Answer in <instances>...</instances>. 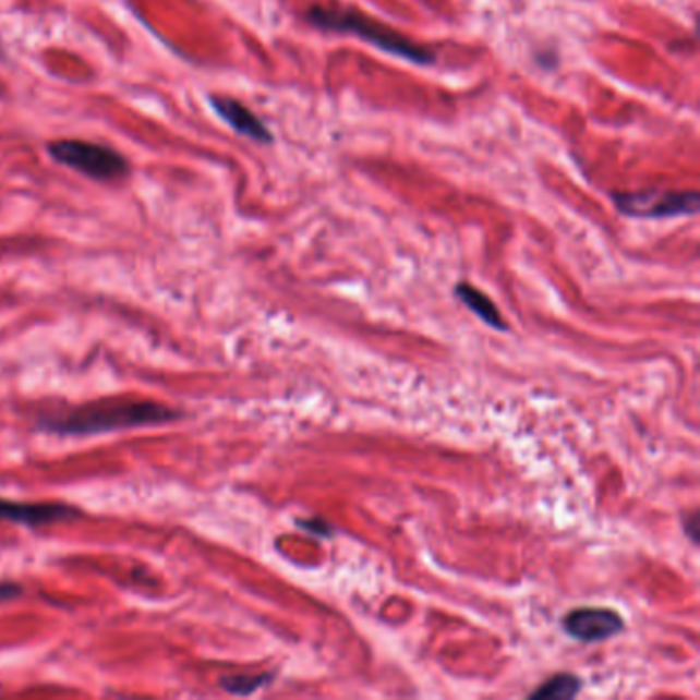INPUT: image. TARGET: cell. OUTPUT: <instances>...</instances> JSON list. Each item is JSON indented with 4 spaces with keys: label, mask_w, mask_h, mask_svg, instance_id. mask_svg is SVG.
<instances>
[{
    "label": "cell",
    "mask_w": 700,
    "mask_h": 700,
    "mask_svg": "<svg viewBox=\"0 0 700 700\" xmlns=\"http://www.w3.org/2000/svg\"><path fill=\"white\" fill-rule=\"evenodd\" d=\"M300 528H304V530H309L311 534H315V536H323V539H331L333 534H335V528H333L327 520H321V518H315V520H298L297 522Z\"/></svg>",
    "instance_id": "8fae6325"
},
{
    "label": "cell",
    "mask_w": 700,
    "mask_h": 700,
    "mask_svg": "<svg viewBox=\"0 0 700 700\" xmlns=\"http://www.w3.org/2000/svg\"><path fill=\"white\" fill-rule=\"evenodd\" d=\"M583 688L581 678L571 672H560L553 678L544 680L539 688H534L528 699L534 700H571L578 697Z\"/></svg>",
    "instance_id": "9c48e42d"
},
{
    "label": "cell",
    "mask_w": 700,
    "mask_h": 700,
    "mask_svg": "<svg viewBox=\"0 0 700 700\" xmlns=\"http://www.w3.org/2000/svg\"><path fill=\"white\" fill-rule=\"evenodd\" d=\"M76 516L74 509L62 504H29L0 499V520L25 526L56 524Z\"/></svg>",
    "instance_id": "52a82bcc"
},
{
    "label": "cell",
    "mask_w": 700,
    "mask_h": 700,
    "mask_svg": "<svg viewBox=\"0 0 700 700\" xmlns=\"http://www.w3.org/2000/svg\"><path fill=\"white\" fill-rule=\"evenodd\" d=\"M21 594V586L13 583V581H0V602L13 600Z\"/></svg>",
    "instance_id": "4fadbf2b"
},
{
    "label": "cell",
    "mask_w": 700,
    "mask_h": 700,
    "mask_svg": "<svg viewBox=\"0 0 700 700\" xmlns=\"http://www.w3.org/2000/svg\"><path fill=\"white\" fill-rule=\"evenodd\" d=\"M614 206L629 218H674L695 216L700 208V195L695 190H645V192H614Z\"/></svg>",
    "instance_id": "277c9868"
},
{
    "label": "cell",
    "mask_w": 700,
    "mask_h": 700,
    "mask_svg": "<svg viewBox=\"0 0 700 700\" xmlns=\"http://www.w3.org/2000/svg\"><path fill=\"white\" fill-rule=\"evenodd\" d=\"M455 294L471 313L479 316L485 325H490L491 329L497 331H508L506 318L497 311L495 302L491 300L487 294H483L479 288H474L471 283H458L455 288Z\"/></svg>",
    "instance_id": "ba28073f"
},
{
    "label": "cell",
    "mask_w": 700,
    "mask_h": 700,
    "mask_svg": "<svg viewBox=\"0 0 700 700\" xmlns=\"http://www.w3.org/2000/svg\"><path fill=\"white\" fill-rule=\"evenodd\" d=\"M210 106L220 116V120L227 122L237 134L260 142V144L274 142V134L269 132V128L241 101L222 97V95H212Z\"/></svg>",
    "instance_id": "8992f818"
},
{
    "label": "cell",
    "mask_w": 700,
    "mask_h": 700,
    "mask_svg": "<svg viewBox=\"0 0 700 700\" xmlns=\"http://www.w3.org/2000/svg\"><path fill=\"white\" fill-rule=\"evenodd\" d=\"M699 511L692 509V511L686 516V520H684V530L688 532V539H690L692 543H699Z\"/></svg>",
    "instance_id": "7c38bea8"
},
{
    "label": "cell",
    "mask_w": 700,
    "mask_h": 700,
    "mask_svg": "<svg viewBox=\"0 0 700 700\" xmlns=\"http://www.w3.org/2000/svg\"><path fill=\"white\" fill-rule=\"evenodd\" d=\"M177 418H179V411L155 401L116 399V401L88 403L60 415L41 418L39 427L58 436H95V434H106L116 430L160 425Z\"/></svg>",
    "instance_id": "6da1fadb"
},
{
    "label": "cell",
    "mask_w": 700,
    "mask_h": 700,
    "mask_svg": "<svg viewBox=\"0 0 700 700\" xmlns=\"http://www.w3.org/2000/svg\"><path fill=\"white\" fill-rule=\"evenodd\" d=\"M48 155L56 162L97 181H113L130 173L128 158L106 144L87 141H56L48 144Z\"/></svg>",
    "instance_id": "3957f363"
},
{
    "label": "cell",
    "mask_w": 700,
    "mask_h": 700,
    "mask_svg": "<svg viewBox=\"0 0 700 700\" xmlns=\"http://www.w3.org/2000/svg\"><path fill=\"white\" fill-rule=\"evenodd\" d=\"M304 21L321 32L360 37L370 46L418 67H432L436 62V53L430 48L409 39L401 32L381 23L378 19L369 17L353 9L316 4L304 13Z\"/></svg>",
    "instance_id": "7a4b0ae2"
},
{
    "label": "cell",
    "mask_w": 700,
    "mask_h": 700,
    "mask_svg": "<svg viewBox=\"0 0 700 700\" xmlns=\"http://www.w3.org/2000/svg\"><path fill=\"white\" fill-rule=\"evenodd\" d=\"M623 629H625L623 616L611 608H600V606L576 608L565 614L563 618V630L581 643H598V641L613 639L614 635L623 632Z\"/></svg>",
    "instance_id": "5b68a950"
},
{
    "label": "cell",
    "mask_w": 700,
    "mask_h": 700,
    "mask_svg": "<svg viewBox=\"0 0 700 700\" xmlns=\"http://www.w3.org/2000/svg\"><path fill=\"white\" fill-rule=\"evenodd\" d=\"M274 678H276L274 672H267V674H230V676L220 678V686L227 692L246 697V695H253L255 690H260L263 686H267Z\"/></svg>",
    "instance_id": "30bf717a"
}]
</instances>
